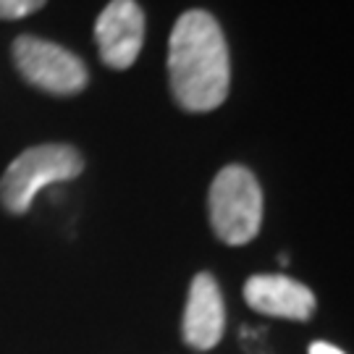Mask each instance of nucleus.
I'll return each mask as SVG.
<instances>
[{
	"mask_svg": "<svg viewBox=\"0 0 354 354\" xmlns=\"http://www.w3.org/2000/svg\"><path fill=\"white\" fill-rule=\"evenodd\" d=\"M168 76L176 102L189 113L223 105L231 84V64L223 32L207 11H187L168 42Z\"/></svg>",
	"mask_w": 354,
	"mask_h": 354,
	"instance_id": "obj_1",
	"label": "nucleus"
},
{
	"mask_svg": "<svg viewBox=\"0 0 354 354\" xmlns=\"http://www.w3.org/2000/svg\"><path fill=\"white\" fill-rule=\"evenodd\" d=\"M210 223L215 236L241 247L252 241L263 223V189L250 168L226 165L210 187Z\"/></svg>",
	"mask_w": 354,
	"mask_h": 354,
	"instance_id": "obj_2",
	"label": "nucleus"
},
{
	"mask_svg": "<svg viewBox=\"0 0 354 354\" xmlns=\"http://www.w3.org/2000/svg\"><path fill=\"white\" fill-rule=\"evenodd\" d=\"M84 168L82 155L68 145H37L24 150L0 178V200L8 213H26L39 189L76 178Z\"/></svg>",
	"mask_w": 354,
	"mask_h": 354,
	"instance_id": "obj_3",
	"label": "nucleus"
},
{
	"mask_svg": "<svg viewBox=\"0 0 354 354\" xmlns=\"http://www.w3.org/2000/svg\"><path fill=\"white\" fill-rule=\"evenodd\" d=\"M13 61L19 74L42 92L68 97L87 87L89 76L82 58L50 39L21 35L13 42Z\"/></svg>",
	"mask_w": 354,
	"mask_h": 354,
	"instance_id": "obj_4",
	"label": "nucleus"
},
{
	"mask_svg": "<svg viewBox=\"0 0 354 354\" xmlns=\"http://www.w3.org/2000/svg\"><path fill=\"white\" fill-rule=\"evenodd\" d=\"M100 58L111 68H129L145 39V13L134 0H111L95 24Z\"/></svg>",
	"mask_w": 354,
	"mask_h": 354,
	"instance_id": "obj_5",
	"label": "nucleus"
},
{
	"mask_svg": "<svg viewBox=\"0 0 354 354\" xmlns=\"http://www.w3.org/2000/svg\"><path fill=\"white\" fill-rule=\"evenodd\" d=\"M223 328H226V310L218 281L210 273H197L192 279L189 299L181 323L184 342L194 349H213L223 339Z\"/></svg>",
	"mask_w": 354,
	"mask_h": 354,
	"instance_id": "obj_6",
	"label": "nucleus"
},
{
	"mask_svg": "<svg viewBox=\"0 0 354 354\" xmlns=\"http://www.w3.org/2000/svg\"><path fill=\"white\" fill-rule=\"evenodd\" d=\"M244 299L247 304L270 317H286V320H310L315 313V294L304 283L289 276H252L244 283Z\"/></svg>",
	"mask_w": 354,
	"mask_h": 354,
	"instance_id": "obj_7",
	"label": "nucleus"
},
{
	"mask_svg": "<svg viewBox=\"0 0 354 354\" xmlns=\"http://www.w3.org/2000/svg\"><path fill=\"white\" fill-rule=\"evenodd\" d=\"M42 6L45 0H0V19H24Z\"/></svg>",
	"mask_w": 354,
	"mask_h": 354,
	"instance_id": "obj_8",
	"label": "nucleus"
},
{
	"mask_svg": "<svg viewBox=\"0 0 354 354\" xmlns=\"http://www.w3.org/2000/svg\"><path fill=\"white\" fill-rule=\"evenodd\" d=\"M310 354H344V352L339 346H333V344L315 342V344H310Z\"/></svg>",
	"mask_w": 354,
	"mask_h": 354,
	"instance_id": "obj_9",
	"label": "nucleus"
}]
</instances>
